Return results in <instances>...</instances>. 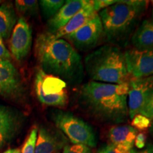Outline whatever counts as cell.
<instances>
[{"instance_id":"cell-14","label":"cell","mask_w":153,"mask_h":153,"mask_svg":"<svg viewBox=\"0 0 153 153\" xmlns=\"http://www.w3.org/2000/svg\"><path fill=\"white\" fill-rule=\"evenodd\" d=\"M67 141L63 135L46 127H40L38 131L35 153H55L64 148Z\"/></svg>"},{"instance_id":"cell-28","label":"cell","mask_w":153,"mask_h":153,"mask_svg":"<svg viewBox=\"0 0 153 153\" xmlns=\"http://www.w3.org/2000/svg\"><path fill=\"white\" fill-rule=\"evenodd\" d=\"M11 57V53L7 48H6L4 44L3 39L0 36V59L3 60H9Z\"/></svg>"},{"instance_id":"cell-25","label":"cell","mask_w":153,"mask_h":153,"mask_svg":"<svg viewBox=\"0 0 153 153\" xmlns=\"http://www.w3.org/2000/svg\"><path fill=\"white\" fill-rule=\"evenodd\" d=\"M91 1L94 9L97 13L117 2V1L115 0H94Z\"/></svg>"},{"instance_id":"cell-1","label":"cell","mask_w":153,"mask_h":153,"mask_svg":"<svg viewBox=\"0 0 153 153\" xmlns=\"http://www.w3.org/2000/svg\"><path fill=\"white\" fill-rule=\"evenodd\" d=\"M36 54L40 69L45 74L57 76L70 85H78L83 81L82 57L63 38L53 39L47 32L41 34L36 40Z\"/></svg>"},{"instance_id":"cell-21","label":"cell","mask_w":153,"mask_h":153,"mask_svg":"<svg viewBox=\"0 0 153 153\" xmlns=\"http://www.w3.org/2000/svg\"><path fill=\"white\" fill-rule=\"evenodd\" d=\"M38 131V128L36 126L32 128L23 145L22 150H21L22 153H35Z\"/></svg>"},{"instance_id":"cell-16","label":"cell","mask_w":153,"mask_h":153,"mask_svg":"<svg viewBox=\"0 0 153 153\" xmlns=\"http://www.w3.org/2000/svg\"><path fill=\"white\" fill-rule=\"evenodd\" d=\"M137 130L131 126H114L108 133L109 143L122 150L130 152L133 148Z\"/></svg>"},{"instance_id":"cell-34","label":"cell","mask_w":153,"mask_h":153,"mask_svg":"<svg viewBox=\"0 0 153 153\" xmlns=\"http://www.w3.org/2000/svg\"><path fill=\"white\" fill-rule=\"evenodd\" d=\"M55 153H60V152H55Z\"/></svg>"},{"instance_id":"cell-33","label":"cell","mask_w":153,"mask_h":153,"mask_svg":"<svg viewBox=\"0 0 153 153\" xmlns=\"http://www.w3.org/2000/svg\"><path fill=\"white\" fill-rule=\"evenodd\" d=\"M150 77H151V78H152V79H153V75H152V76H150Z\"/></svg>"},{"instance_id":"cell-32","label":"cell","mask_w":153,"mask_h":153,"mask_svg":"<svg viewBox=\"0 0 153 153\" xmlns=\"http://www.w3.org/2000/svg\"><path fill=\"white\" fill-rule=\"evenodd\" d=\"M151 3H152V4L153 5V0H152V1H151Z\"/></svg>"},{"instance_id":"cell-22","label":"cell","mask_w":153,"mask_h":153,"mask_svg":"<svg viewBox=\"0 0 153 153\" xmlns=\"http://www.w3.org/2000/svg\"><path fill=\"white\" fill-rule=\"evenodd\" d=\"M152 125V120L143 115L138 114L134 116L132 119V127L136 130H146L150 128Z\"/></svg>"},{"instance_id":"cell-11","label":"cell","mask_w":153,"mask_h":153,"mask_svg":"<svg viewBox=\"0 0 153 153\" xmlns=\"http://www.w3.org/2000/svg\"><path fill=\"white\" fill-rule=\"evenodd\" d=\"M128 72L133 79L153 75V51H138L131 49L124 53Z\"/></svg>"},{"instance_id":"cell-4","label":"cell","mask_w":153,"mask_h":153,"mask_svg":"<svg viewBox=\"0 0 153 153\" xmlns=\"http://www.w3.org/2000/svg\"><path fill=\"white\" fill-rule=\"evenodd\" d=\"M85 71L91 81L101 83H128L130 76L124 53L114 45H105L85 59Z\"/></svg>"},{"instance_id":"cell-3","label":"cell","mask_w":153,"mask_h":153,"mask_svg":"<svg viewBox=\"0 0 153 153\" xmlns=\"http://www.w3.org/2000/svg\"><path fill=\"white\" fill-rule=\"evenodd\" d=\"M148 1L124 0L99 11L104 36L113 45L125 44L132 36L140 19L148 7Z\"/></svg>"},{"instance_id":"cell-6","label":"cell","mask_w":153,"mask_h":153,"mask_svg":"<svg viewBox=\"0 0 153 153\" xmlns=\"http://www.w3.org/2000/svg\"><path fill=\"white\" fill-rule=\"evenodd\" d=\"M67 84L57 76L45 74L38 69L35 75L34 88L38 101L45 106L65 108L68 102Z\"/></svg>"},{"instance_id":"cell-35","label":"cell","mask_w":153,"mask_h":153,"mask_svg":"<svg viewBox=\"0 0 153 153\" xmlns=\"http://www.w3.org/2000/svg\"><path fill=\"white\" fill-rule=\"evenodd\" d=\"M152 16H153V10H152Z\"/></svg>"},{"instance_id":"cell-5","label":"cell","mask_w":153,"mask_h":153,"mask_svg":"<svg viewBox=\"0 0 153 153\" xmlns=\"http://www.w3.org/2000/svg\"><path fill=\"white\" fill-rule=\"evenodd\" d=\"M52 118L55 126L62 132L73 145H83L95 148L97 136L92 127L70 112L57 110Z\"/></svg>"},{"instance_id":"cell-24","label":"cell","mask_w":153,"mask_h":153,"mask_svg":"<svg viewBox=\"0 0 153 153\" xmlns=\"http://www.w3.org/2000/svg\"><path fill=\"white\" fill-rule=\"evenodd\" d=\"M63 153H91V150L86 145H67L63 148Z\"/></svg>"},{"instance_id":"cell-12","label":"cell","mask_w":153,"mask_h":153,"mask_svg":"<svg viewBox=\"0 0 153 153\" xmlns=\"http://www.w3.org/2000/svg\"><path fill=\"white\" fill-rule=\"evenodd\" d=\"M23 120L24 115L18 110L0 104V148L14 139Z\"/></svg>"},{"instance_id":"cell-13","label":"cell","mask_w":153,"mask_h":153,"mask_svg":"<svg viewBox=\"0 0 153 153\" xmlns=\"http://www.w3.org/2000/svg\"><path fill=\"white\" fill-rule=\"evenodd\" d=\"M88 2L86 0H68L58 12L48 22L47 33L53 34L62 29Z\"/></svg>"},{"instance_id":"cell-31","label":"cell","mask_w":153,"mask_h":153,"mask_svg":"<svg viewBox=\"0 0 153 153\" xmlns=\"http://www.w3.org/2000/svg\"><path fill=\"white\" fill-rule=\"evenodd\" d=\"M150 131L153 136V123H152V125H151L150 128Z\"/></svg>"},{"instance_id":"cell-26","label":"cell","mask_w":153,"mask_h":153,"mask_svg":"<svg viewBox=\"0 0 153 153\" xmlns=\"http://www.w3.org/2000/svg\"><path fill=\"white\" fill-rule=\"evenodd\" d=\"M97 153H129V152L122 150L118 147L108 143V144L101 146L97 151Z\"/></svg>"},{"instance_id":"cell-18","label":"cell","mask_w":153,"mask_h":153,"mask_svg":"<svg viewBox=\"0 0 153 153\" xmlns=\"http://www.w3.org/2000/svg\"><path fill=\"white\" fill-rule=\"evenodd\" d=\"M17 22V15L12 4L5 2L0 5V36L2 39L7 40L11 37Z\"/></svg>"},{"instance_id":"cell-8","label":"cell","mask_w":153,"mask_h":153,"mask_svg":"<svg viewBox=\"0 0 153 153\" xmlns=\"http://www.w3.org/2000/svg\"><path fill=\"white\" fill-rule=\"evenodd\" d=\"M103 36L102 23L97 14L82 27L64 37V39L70 42L76 49L80 51H87L97 46Z\"/></svg>"},{"instance_id":"cell-23","label":"cell","mask_w":153,"mask_h":153,"mask_svg":"<svg viewBox=\"0 0 153 153\" xmlns=\"http://www.w3.org/2000/svg\"><path fill=\"white\" fill-rule=\"evenodd\" d=\"M140 114L153 120V90L147 99L146 102L141 109Z\"/></svg>"},{"instance_id":"cell-29","label":"cell","mask_w":153,"mask_h":153,"mask_svg":"<svg viewBox=\"0 0 153 153\" xmlns=\"http://www.w3.org/2000/svg\"><path fill=\"white\" fill-rule=\"evenodd\" d=\"M129 153H153V143H148V144L145 145V148L142 150L136 151L133 148L130 150Z\"/></svg>"},{"instance_id":"cell-17","label":"cell","mask_w":153,"mask_h":153,"mask_svg":"<svg viewBox=\"0 0 153 153\" xmlns=\"http://www.w3.org/2000/svg\"><path fill=\"white\" fill-rule=\"evenodd\" d=\"M131 42L138 51H153V22L145 19L132 35Z\"/></svg>"},{"instance_id":"cell-30","label":"cell","mask_w":153,"mask_h":153,"mask_svg":"<svg viewBox=\"0 0 153 153\" xmlns=\"http://www.w3.org/2000/svg\"><path fill=\"white\" fill-rule=\"evenodd\" d=\"M2 153H22L19 148H9Z\"/></svg>"},{"instance_id":"cell-2","label":"cell","mask_w":153,"mask_h":153,"mask_svg":"<svg viewBox=\"0 0 153 153\" xmlns=\"http://www.w3.org/2000/svg\"><path fill=\"white\" fill-rule=\"evenodd\" d=\"M129 84L120 85L90 81L82 86L79 93L80 104L99 120L119 124L127 121Z\"/></svg>"},{"instance_id":"cell-19","label":"cell","mask_w":153,"mask_h":153,"mask_svg":"<svg viewBox=\"0 0 153 153\" xmlns=\"http://www.w3.org/2000/svg\"><path fill=\"white\" fill-rule=\"evenodd\" d=\"M65 1L64 0H41L38 4L41 6L44 17L49 20L58 12Z\"/></svg>"},{"instance_id":"cell-20","label":"cell","mask_w":153,"mask_h":153,"mask_svg":"<svg viewBox=\"0 0 153 153\" xmlns=\"http://www.w3.org/2000/svg\"><path fill=\"white\" fill-rule=\"evenodd\" d=\"M16 9L24 16H36L39 9V4L36 0H16Z\"/></svg>"},{"instance_id":"cell-9","label":"cell","mask_w":153,"mask_h":153,"mask_svg":"<svg viewBox=\"0 0 153 153\" xmlns=\"http://www.w3.org/2000/svg\"><path fill=\"white\" fill-rule=\"evenodd\" d=\"M9 45L11 57L19 62L24 60L29 53L32 45V29L24 16L18 19Z\"/></svg>"},{"instance_id":"cell-27","label":"cell","mask_w":153,"mask_h":153,"mask_svg":"<svg viewBox=\"0 0 153 153\" xmlns=\"http://www.w3.org/2000/svg\"><path fill=\"white\" fill-rule=\"evenodd\" d=\"M147 140V135L144 133H137L136 137H135L134 145L137 149H143L144 148L146 145Z\"/></svg>"},{"instance_id":"cell-15","label":"cell","mask_w":153,"mask_h":153,"mask_svg":"<svg viewBox=\"0 0 153 153\" xmlns=\"http://www.w3.org/2000/svg\"><path fill=\"white\" fill-rule=\"evenodd\" d=\"M97 14V13L94 9L92 1H88V2L72 17L71 20L66 24L65 27L53 34L48 33L53 39L62 38L82 27L86 23L93 19Z\"/></svg>"},{"instance_id":"cell-7","label":"cell","mask_w":153,"mask_h":153,"mask_svg":"<svg viewBox=\"0 0 153 153\" xmlns=\"http://www.w3.org/2000/svg\"><path fill=\"white\" fill-rule=\"evenodd\" d=\"M25 87L19 70L9 60L0 59V96L20 101L25 96Z\"/></svg>"},{"instance_id":"cell-10","label":"cell","mask_w":153,"mask_h":153,"mask_svg":"<svg viewBox=\"0 0 153 153\" xmlns=\"http://www.w3.org/2000/svg\"><path fill=\"white\" fill-rule=\"evenodd\" d=\"M129 84L128 95V115L131 119L140 114L147 99L153 90V79L150 76L133 79Z\"/></svg>"}]
</instances>
